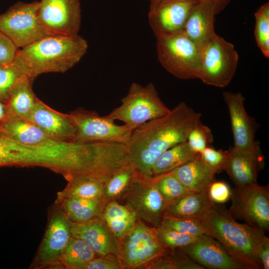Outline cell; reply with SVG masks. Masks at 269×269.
Returning <instances> with one entry per match:
<instances>
[{"label":"cell","mask_w":269,"mask_h":269,"mask_svg":"<svg viewBox=\"0 0 269 269\" xmlns=\"http://www.w3.org/2000/svg\"><path fill=\"white\" fill-rule=\"evenodd\" d=\"M238 62L234 45L215 33L202 50L198 79L208 85L225 87L234 76Z\"/></svg>","instance_id":"obj_6"},{"label":"cell","mask_w":269,"mask_h":269,"mask_svg":"<svg viewBox=\"0 0 269 269\" xmlns=\"http://www.w3.org/2000/svg\"><path fill=\"white\" fill-rule=\"evenodd\" d=\"M70 229L71 221L60 209L55 210L49 221L36 264L44 266L59 263L72 236Z\"/></svg>","instance_id":"obj_17"},{"label":"cell","mask_w":269,"mask_h":269,"mask_svg":"<svg viewBox=\"0 0 269 269\" xmlns=\"http://www.w3.org/2000/svg\"><path fill=\"white\" fill-rule=\"evenodd\" d=\"M187 141L193 150L200 153L213 142L212 131L200 121L190 132Z\"/></svg>","instance_id":"obj_37"},{"label":"cell","mask_w":269,"mask_h":269,"mask_svg":"<svg viewBox=\"0 0 269 269\" xmlns=\"http://www.w3.org/2000/svg\"><path fill=\"white\" fill-rule=\"evenodd\" d=\"M121 246L125 269H139L165 250L157 240L155 228L138 219L133 229L121 241Z\"/></svg>","instance_id":"obj_12"},{"label":"cell","mask_w":269,"mask_h":269,"mask_svg":"<svg viewBox=\"0 0 269 269\" xmlns=\"http://www.w3.org/2000/svg\"><path fill=\"white\" fill-rule=\"evenodd\" d=\"M216 15L212 3L199 1L193 7L187 19L183 33L201 50L215 33Z\"/></svg>","instance_id":"obj_20"},{"label":"cell","mask_w":269,"mask_h":269,"mask_svg":"<svg viewBox=\"0 0 269 269\" xmlns=\"http://www.w3.org/2000/svg\"><path fill=\"white\" fill-rule=\"evenodd\" d=\"M101 217L120 242L133 229L137 220L134 213L117 200L105 204Z\"/></svg>","instance_id":"obj_26"},{"label":"cell","mask_w":269,"mask_h":269,"mask_svg":"<svg viewBox=\"0 0 269 269\" xmlns=\"http://www.w3.org/2000/svg\"><path fill=\"white\" fill-rule=\"evenodd\" d=\"M37 17L50 35H78L81 23L79 0H40Z\"/></svg>","instance_id":"obj_11"},{"label":"cell","mask_w":269,"mask_h":269,"mask_svg":"<svg viewBox=\"0 0 269 269\" xmlns=\"http://www.w3.org/2000/svg\"><path fill=\"white\" fill-rule=\"evenodd\" d=\"M196 0H169L149 9V25L156 38L183 32Z\"/></svg>","instance_id":"obj_15"},{"label":"cell","mask_w":269,"mask_h":269,"mask_svg":"<svg viewBox=\"0 0 269 269\" xmlns=\"http://www.w3.org/2000/svg\"><path fill=\"white\" fill-rule=\"evenodd\" d=\"M201 115L182 102L168 114L134 130L126 146L137 174L143 178L153 176L152 168L158 158L170 147L187 141Z\"/></svg>","instance_id":"obj_1"},{"label":"cell","mask_w":269,"mask_h":269,"mask_svg":"<svg viewBox=\"0 0 269 269\" xmlns=\"http://www.w3.org/2000/svg\"><path fill=\"white\" fill-rule=\"evenodd\" d=\"M207 235L220 242L250 269H262L259 253L267 237L262 230L240 223L223 204L214 203L202 220Z\"/></svg>","instance_id":"obj_3"},{"label":"cell","mask_w":269,"mask_h":269,"mask_svg":"<svg viewBox=\"0 0 269 269\" xmlns=\"http://www.w3.org/2000/svg\"><path fill=\"white\" fill-rule=\"evenodd\" d=\"M124 266L121 259L115 255L109 254L97 256L90 261L84 269H123Z\"/></svg>","instance_id":"obj_40"},{"label":"cell","mask_w":269,"mask_h":269,"mask_svg":"<svg viewBox=\"0 0 269 269\" xmlns=\"http://www.w3.org/2000/svg\"><path fill=\"white\" fill-rule=\"evenodd\" d=\"M181 249L204 268L250 269L220 242L207 235L199 236L194 241Z\"/></svg>","instance_id":"obj_13"},{"label":"cell","mask_w":269,"mask_h":269,"mask_svg":"<svg viewBox=\"0 0 269 269\" xmlns=\"http://www.w3.org/2000/svg\"><path fill=\"white\" fill-rule=\"evenodd\" d=\"M74 123L76 134L74 141L79 142H111L127 144L133 130L124 124L100 116L96 112L78 108L69 113Z\"/></svg>","instance_id":"obj_9"},{"label":"cell","mask_w":269,"mask_h":269,"mask_svg":"<svg viewBox=\"0 0 269 269\" xmlns=\"http://www.w3.org/2000/svg\"><path fill=\"white\" fill-rule=\"evenodd\" d=\"M228 210L235 219L259 229L269 231V188L258 183L237 186L231 190Z\"/></svg>","instance_id":"obj_8"},{"label":"cell","mask_w":269,"mask_h":269,"mask_svg":"<svg viewBox=\"0 0 269 269\" xmlns=\"http://www.w3.org/2000/svg\"><path fill=\"white\" fill-rule=\"evenodd\" d=\"M259 260L263 269H269V238L263 241L259 253Z\"/></svg>","instance_id":"obj_44"},{"label":"cell","mask_w":269,"mask_h":269,"mask_svg":"<svg viewBox=\"0 0 269 269\" xmlns=\"http://www.w3.org/2000/svg\"><path fill=\"white\" fill-rule=\"evenodd\" d=\"M158 175L143 178L137 173L131 187L121 199L137 219L155 228L164 215L166 203L157 186Z\"/></svg>","instance_id":"obj_10"},{"label":"cell","mask_w":269,"mask_h":269,"mask_svg":"<svg viewBox=\"0 0 269 269\" xmlns=\"http://www.w3.org/2000/svg\"><path fill=\"white\" fill-rule=\"evenodd\" d=\"M69 183L59 193L58 200L65 197H81L93 199H103L104 183L91 176H79L69 179Z\"/></svg>","instance_id":"obj_29"},{"label":"cell","mask_w":269,"mask_h":269,"mask_svg":"<svg viewBox=\"0 0 269 269\" xmlns=\"http://www.w3.org/2000/svg\"><path fill=\"white\" fill-rule=\"evenodd\" d=\"M178 180L191 192L208 190L215 181L216 173L201 158L200 154L172 171Z\"/></svg>","instance_id":"obj_23"},{"label":"cell","mask_w":269,"mask_h":269,"mask_svg":"<svg viewBox=\"0 0 269 269\" xmlns=\"http://www.w3.org/2000/svg\"><path fill=\"white\" fill-rule=\"evenodd\" d=\"M193 150L187 141L179 143L163 152L152 168L153 176L171 171L199 155Z\"/></svg>","instance_id":"obj_27"},{"label":"cell","mask_w":269,"mask_h":269,"mask_svg":"<svg viewBox=\"0 0 269 269\" xmlns=\"http://www.w3.org/2000/svg\"><path fill=\"white\" fill-rule=\"evenodd\" d=\"M149 8L152 9L160 3L169 0H149ZM198 1H205L211 2L214 5L217 14L223 11L232 0H196Z\"/></svg>","instance_id":"obj_43"},{"label":"cell","mask_w":269,"mask_h":269,"mask_svg":"<svg viewBox=\"0 0 269 269\" xmlns=\"http://www.w3.org/2000/svg\"><path fill=\"white\" fill-rule=\"evenodd\" d=\"M136 175L131 163L114 172L104 183L103 199L105 204L121 199L131 187Z\"/></svg>","instance_id":"obj_28"},{"label":"cell","mask_w":269,"mask_h":269,"mask_svg":"<svg viewBox=\"0 0 269 269\" xmlns=\"http://www.w3.org/2000/svg\"><path fill=\"white\" fill-rule=\"evenodd\" d=\"M228 155V150H216L209 146L200 152L202 160L216 173L224 170Z\"/></svg>","instance_id":"obj_38"},{"label":"cell","mask_w":269,"mask_h":269,"mask_svg":"<svg viewBox=\"0 0 269 269\" xmlns=\"http://www.w3.org/2000/svg\"><path fill=\"white\" fill-rule=\"evenodd\" d=\"M8 111L4 102L0 100V124L8 116Z\"/></svg>","instance_id":"obj_45"},{"label":"cell","mask_w":269,"mask_h":269,"mask_svg":"<svg viewBox=\"0 0 269 269\" xmlns=\"http://www.w3.org/2000/svg\"><path fill=\"white\" fill-rule=\"evenodd\" d=\"M140 268L149 269H203L181 248L165 250L159 256ZM139 268V269H140Z\"/></svg>","instance_id":"obj_30"},{"label":"cell","mask_w":269,"mask_h":269,"mask_svg":"<svg viewBox=\"0 0 269 269\" xmlns=\"http://www.w3.org/2000/svg\"><path fill=\"white\" fill-rule=\"evenodd\" d=\"M70 231L72 236L83 240L97 256L113 254L122 260L121 242L101 217L83 223L71 222Z\"/></svg>","instance_id":"obj_16"},{"label":"cell","mask_w":269,"mask_h":269,"mask_svg":"<svg viewBox=\"0 0 269 269\" xmlns=\"http://www.w3.org/2000/svg\"><path fill=\"white\" fill-rule=\"evenodd\" d=\"M160 224L178 233L191 236L207 235L201 220L164 216Z\"/></svg>","instance_id":"obj_35"},{"label":"cell","mask_w":269,"mask_h":269,"mask_svg":"<svg viewBox=\"0 0 269 269\" xmlns=\"http://www.w3.org/2000/svg\"><path fill=\"white\" fill-rule=\"evenodd\" d=\"M121 102L120 106L106 116L123 122L133 130L170 111L161 101L151 82L145 86L132 83L128 94Z\"/></svg>","instance_id":"obj_4"},{"label":"cell","mask_w":269,"mask_h":269,"mask_svg":"<svg viewBox=\"0 0 269 269\" xmlns=\"http://www.w3.org/2000/svg\"><path fill=\"white\" fill-rule=\"evenodd\" d=\"M96 257L83 240L71 236L60 258L59 263L67 269H84L85 266Z\"/></svg>","instance_id":"obj_31"},{"label":"cell","mask_w":269,"mask_h":269,"mask_svg":"<svg viewBox=\"0 0 269 269\" xmlns=\"http://www.w3.org/2000/svg\"><path fill=\"white\" fill-rule=\"evenodd\" d=\"M18 50L12 41L0 29V65L11 61Z\"/></svg>","instance_id":"obj_42"},{"label":"cell","mask_w":269,"mask_h":269,"mask_svg":"<svg viewBox=\"0 0 269 269\" xmlns=\"http://www.w3.org/2000/svg\"><path fill=\"white\" fill-rule=\"evenodd\" d=\"M214 204L208 189L191 192L167 203L163 216L202 220Z\"/></svg>","instance_id":"obj_22"},{"label":"cell","mask_w":269,"mask_h":269,"mask_svg":"<svg viewBox=\"0 0 269 269\" xmlns=\"http://www.w3.org/2000/svg\"><path fill=\"white\" fill-rule=\"evenodd\" d=\"M223 97L229 112L234 147L241 149L249 148L256 140L259 124L247 114L244 106L245 98L241 92L226 91Z\"/></svg>","instance_id":"obj_18"},{"label":"cell","mask_w":269,"mask_h":269,"mask_svg":"<svg viewBox=\"0 0 269 269\" xmlns=\"http://www.w3.org/2000/svg\"><path fill=\"white\" fill-rule=\"evenodd\" d=\"M19 150L18 143L0 134V166L17 164Z\"/></svg>","instance_id":"obj_39"},{"label":"cell","mask_w":269,"mask_h":269,"mask_svg":"<svg viewBox=\"0 0 269 269\" xmlns=\"http://www.w3.org/2000/svg\"><path fill=\"white\" fill-rule=\"evenodd\" d=\"M208 193L214 203L223 204L230 199L231 189L226 182L215 180L209 186Z\"/></svg>","instance_id":"obj_41"},{"label":"cell","mask_w":269,"mask_h":269,"mask_svg":"<svg viewBox=\"0 0 269 269\" xmlns=\"http://www.w3.org/2000/svg\"><path fill=\"white\" fill-rule=\"evenodd\" d=\"M25 75L28 76L15 57L11 61L0 65V100L5 102L17 81Z\"/></svg>","instance_id":"obj_32"},{"label":"cell","mask_w":269,"mask_h":269,"mask_svg":"<svg viewBox=\"0 0 269 269\" xmlns=\"http://www.w3.org/2000/svg\"><path fill=\"white\" fill-rule=\"evenodd\" d=\"M255 37L264 56L269 57V3L266 2L255 12Z\"/></svg>","instance_id":"obj_33"},{"label":"cell","mask_w":269,"mask_h":269,"mask_svg":"<svg viewBox=\"0 0 269 269\" xmlns=\"http://www.w3.org/2000/svg\"><path fill=\"white\" fill-rule=\"evenodd\" d=\"M58 201L60 209L72 223H83L101 217L105 203L103 199L65 197Z\"/></svg>","instance_id":"obj_25"},{"label":"cell","mask_w":269,"mask_h":269,"mask_svg":"<svg viewBox=\"0 0 269 269\" xmlns=\"http://www.w3.org/2000/svg\"><path fill=\"white\" fill-rule=\"evenodd\" d=\"M88 48L87 41L79 34L50 35L19 49L15 58L34 81L43 73L70 70L85 55Z\"/></svg>","instance_id":"obj_2"},{"label":"cell","mask_w":269,"mask_h":269,"mask_svg":"<svg viewBox=\"0 0 269 269\" xmlns=\"http://www.w3.org/2000/svg\"><path fill=\"white\" fill-rule=\"evenodd\" d=\"M0 134L28 146H39L53 140L28 120L11 115L0 124Z\"/></svg>","instance_id":"obj_21"},{"label":"cell","mask_w":269,"mask_h":269,"mask_svg":"<svg viewBox=\"0 0 269 269\" xmlns=\"http://www.w3.org/2000/svg\"><path fill=\"white\" fill-rule=\"evenodd\" d=\"M224 170L235 186L258 183L259 173L265 167V157L260 142L255 140L249 148L241 149L231 146Z\"/></svg>","instance_id":"obj_14"},{"label":"cell","mask_w":269,"mask_h":269,"mask_svg":"<svg viewBox=\"0 0 269 269\" xmlns=\"http://www.w3.org/2000/svg\"><path fill=\"white\" fill-rule=\"evenodd\" d=\"M27 120L53 140L74 141L76 129L70 114L57 112L39 99Z\"/></svg>","instance_id":"obj_19"},{"label":"cell","mask_w":269,"mask_h":269,"mask_svg":"<svg viewBox=\"0 0 269 269\" xmlns=\"http://www.w3.org/2000/svg\"><path fill=\"white\" fill-rule=\"evenodd\" d=\"M158 59L162 67L182 80L199 78L202 50L183 32L156 38Z\"/></svg>","instance_id":"obj_5"},{"label":"cell","mask_w":269,"mask_h":269,"mask_svg":"<svg viewBox=\"0 0 269 269\" xmlns=\"http://www.w3.org/2000/svg\"><path fill=\"white\" fill-rule=\"evenodd\" d=\"M154 228L157 240L165 250L181 248L191 243L199 237L181 234L161 224Z\"/></svg>","instance_id":"obj_36"},{"label":"cell","mask_w":269,"mask_h":269,"mask_svg":"<svg viewBox=\"0 0 269 269\" xmlns=\"http://www.w3.org/2000/svg\"><path fill=\"white\" fill-rule=\"evenodd\" d=\"M157 186L166 204L192 192L178 180L172 171L158 175Z\"/></svg>","instance_id":"obj_34"},{"label":"cell","mask_w":269,"mask_h":269,"mask_svg":"<svg viewBox=\"0 0 269 269\" xmlns=\"http://www.w3.org/2000/svg\"><path fill=\"white\" fill-rule=\"evenodd\" d=\"M33 81L25 75L14 85L4 102L8 115L28 119L38 99L32 90Z\"/></svg>","instance_id":"obj_24"},{"label":"cell","mask_w":269,"mask_h":269,"mask_svg":"<svg viewBox=\"0 0 269 269\" xmlns=\"http://www.w3.org/2000/svg\"><path fill=\"white\" fill-rule=\"evenodd\" d=\"M38 1H18L0 15V29L19 49L50 34L37 17Z\"/></svg>","instance_id":"obj_7"}]
</instances>
